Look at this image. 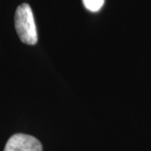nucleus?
Instances as JSON below:
<instances>
[{
  "instance_id": "3",
  "label": "nucleus",
  "mask_w": 151,
  "mask_h": 151,
  "mask_svg": "<svg viewBox=\"0 0 151 151\" xmlns=\"http://www.w3.org/2000/svg\"><path fill=\"white\" fill-rule=\"evenodd\" d=\"M105 0H83V3L87 10L90 12H97L104 5Z\"/></svg>"
},
{
  "instance_id": "2",
  "label": "nucleus",
  "mask_w": 151,
  "mask_h": 151,
  "mask_svg": "<svg viewBox=\"0 0 151 151\" xmlns=\"http://www.w3.org/2000/svg\"><path fill=\"white\" fill-rule=\"evenodd\" d=\"M4 151H42V145L35 137L15 134L6 142Z\"/></svg>"
},
{
  "instance_id": "1",
  "label": "nucleus",
  "mask_w": 151,
  "mask_h": 151,
  "mask_svg": "<svg viewBox=\"0 0 151 151\" xmlns=\"http://www.w3.org/2000/svg\"><path fill=\"white\" fill-rule=\"evenodd\" d=\"M15 28L21 41L29 45H35L37 42V31L34 14L31 6L23 3L17 8L15 13Z\"/></svg>"
}]
</instances>
